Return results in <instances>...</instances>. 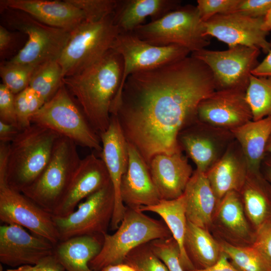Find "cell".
<instances>
[{
	"label": "cell",
	"instance_id": "9",
	"mask_svg": "<svg viewBox=\"0 0 271 271\" xmlns=\"http://www.w3.org/2000/svg\"><path fill=\"white\" fill-rule=\"evenodd\" d=\"M8 10L6 22L11 28L27 34L25 45L9 62L37 67L57 60L70 36L71 32L44 24L19 10Z\"/></svg>",
	"mask_w": 271,
	"mask_h": 271
},
{
	"label": "cell",
	"instance_id": "17",
	"mask_svg": "<svg viewBox=\"0 0 271 271\" xmlns=\"http://www.w3.org/2000/svg\"><path fill=\"white\" fill-rule=\"evenodd\" d=\"M245 91L238 89L215 90L199 103L198 120L229 130L252 120Z\"/></svg>",
	"mask_w": 271,
	"mask_h": 271
},
{
	"label": "cell",
	"instance_id": "16",
	"mask_svg": "<svg viewBox=\"0 0 271 271\" xmlns=\"http://www.w3.org/2000/svg\"><path fill=\"white\" fill-rule=\"evenodd\" d=\"M99 136L102 143L101 159L108 171L114 192V208L110 228L112 230H116L126 210L121 198L120 186L128 164L127 142L118 119L114 114L111 115L108 128Z\"/></svg>",
	"mask_w": 271,
	"mask_h": 271
},
{
	"label": "cell",
	"instance_id": "41",
	"mask_svg": "<svg viewBox=\"0 0 271 271\" xmlns=\"http://www.w3.org/2000/svg\"><path fill=\"white\" fill-rule=\"evenodd\" d=\"M270 8L271 0H240L235 12L254 18H264Z\"/></svg>",
	"mask_w": 271,
	"mask_h": 271
},
{
	"label": "cell",
	"instance_id": "4",
	"mask_svg": "<svg viewBox=\"0 0 271 271\" xmlns=\"http://www.w3.org/2000/svg\"><path fill=\"white\" fill-rule=\"evenodd\" d=\"M171 236L165 222L149 217L139 209L126 207L118 228L114 233L103 235L101 249L89 262V266L94 271H101L108 265L123 263L128 254L136 247Z\"/></svg>",
	"mask_w": 271,
	"mask_h": 271
},
{
	"label": "cell",
	"instance_id": "32",
	"mask_svg": "<svg viewBox=\"0 0 271 271\" xmlns=\"http://www.w3.org/2000/svg\"><path fill=\"white\" fill-rule=\"evenodd\" d=\"M219 242L222 252L238 271H271V261L254 245L235 246Z\"/></svg>",
	"mask_w": 271,
	"mask_h": 271
},
{
	"label": "cell",
	"instance_id": "24",
	"mask_svg": "<svg viewBox=\"0 0 271 271\" xmlns=\"http://www.w3.org/2000/svg\"><path fill=\"white\" fill-rule=\"evenodd\" d=\"M249 168L242 150L234 139L221 158L205 173L217 199V204L227 193L239 192Z\"/></svg>",
	"mask_w": 271,
	"mask_h": 271
},
{
	"label": "cell",
	"instance_id": "48",
	"mask_svg": "<svg viewBox=\"0 0 271 271\" xmlns=\"http://www.w3.org/2000/svg\"><path fill=\"white\" fill-rule=\"evenodd\" d=\"M14 42L13 35L4 26H0V54L1 56L6 55L10 50Z\"/></svg>",
	"mask_w": 271,
	"mask_h": 271
},
{
	"label": "cell",
	"instance_id": "1",
	"mask_svg": "<svg viewBox=\"0 0 271 271\" xmlns=\"http://www.w3.org/2000/svg\"><path fill=\"white\" fill-rule=\"evenodd\" d=\"M216 90L208 66L188 56L130 75L111 114L149 166L156 155L182 152L179 133L197 119L199 103Z\"/></svg>",
	"mask_w": 271,
	"mask_h": 271
},
{
	"label": "cell",
	"instance_id": "6",
	"mask_svg": "<svg viewBox=\"0 0 271 271\" xmlns=\"http://www.w3.org/2000/svg\"><path fill=\"white\" fill-rule=\"evenodd\" d=\"M112 14L96 22L84 21L71 32L58 62L63 78L78 74L100 60L119 34Z\"/></svg>",
	"mask_w": 271,
	"mask_h": 271
},
{
	"label": "cell",
	"instance_id": "12",
	"mask_svg": "<svg viewBox=\"0 0 271 271\" xmlns=\"http://www.w3.org/2000/svg\"><path fill=\"white\" fill-rule=\"evenodd\" d=\"M111 49L121 56L123 67L121 86L112 105L111 112L115 108L123 86L130 75L181 60L190 53L186 48L176 45L165 46L151 45L140 39L133 33L119 34Z\"/></svg>",
	"mask_w": 271,
	"mask_h": 271
},
{
	"label": "cell",
	"instance_id": "2",
	"mask_svg": "<svg viewBox=\"0 0 271 271\" xmlns=\"http://www.w3.org/2000/svg\"><path fill=\"white\" fill-rule=\"evenodd\" d=\"M123 67L121 56L110 49L83 71L62 79L99 136L109 125L111 108L119 93Z\"/></svg>",
	"mask_w": 271,
	"mask_h": 271
},
{
	"label": "cell",
	"instance_id": "54",
	"mask_svg": "<svg viewBox=\"0 0 271 271\" xmlns=\"http://www.w3.org/2000/svg\"><path fill=\"white\" fill-rule=\"evenodd\" d=\"M265 153L266 154H271V134L266 144Z\"/></svg>",
	"mask_w": 271,
	"mask_h": 271
},
{
	"label": "cell",
	"instance_id": "14",
	"mask_svg": "<svg viewBox=\"0 0 271 271\" xmlns=\"http://www.w3.org/2000/svg\"><path fill=\"white\" fill-rule=\"evenodd\" d=\"M234 138L230 130L196 119L179 133L178 142L196 166L206 173L223 156Z\"/></svg>",
	"mask_w": 271,
	"mask_h": 271
},
{
	"label": "cell",
	"instance_id": "27",
	"mask_svg": "<svg viewBox=\"0 0 271 271\" xmlns=\"http://www.w3.org/2000/svg\"><path fill=\"white\" fill-rule=\"evenodd\" d=\"M183 195L187 221L209 231L217 202L205 173L196 169Z\"/></svg>",
	"mask_w": 271,
	"mask_h": 271
},
{
	"label": "cell",
	"instance_id": "42",
	"mask_svg": "<svg viewBox=\"0 0 271 271\" xmlns=\"http://www.w3.org/2000/svg\"><path fill=\"white\" fill-rule=\"evenodd\" d=\"M15 102L18 125L22 130L32 124L26 89L15 95Z\"/></svg>",
	"mask_w": 271,
	"mask_h": 271
},
{
	"label": "cell",
	"instance_id": "3",
	"mask_svg": "<svg viewBox=\"0 0 271 271\" xmlns=\"http://www.w3.org/2000/svg\"><path fill=\"white\" fill-rule=\"evenodd\" d=\"M60 136L35 123L22 130L9 146L6 167L8 185L20 192L32 185L47 166Z\"/></svg>",
	"mask_w": 271,
	"mask_h": 271
},
{
	"label": "cell",
	"instance_id": "35",
	"mask_svg": "<svg viewBox=\"0 0 271 271\" xmlns=\"http://www.w3.org/2000/svg\"><path fill=\"white\" fill-rule=\"evenodd\" d=\"M35 67L30 65L13 63L1 64L0 75L4 84L14 95L26 89Z\"/></svg>",
	"mask_w": 271,
	"mask_h": 271
},
{
	"label": "cell",
	"instance_id": "39",
	"mask_svg": "<svg viewBox=\"0 0 271 271\" xmlns=\"http://www.w3.org/2000/svg\"><path fill=\"white\" fill-rule=\"evenodd\" d=\"M240 0H198L196 6L199 15L205 22L217 14L235 12Z\"/></svg>",
	"mask_w": 271,
	"mask_h": 271
},
{
	"label": "cell",
	"instance_id": "30",
	"mask_svg": "<svg viewBox=\"0 0 271 271\" xmlns=\"http://www.w3.org/2000/svg\"><path fill=\"white\" fill-rule=\"evenodd\" d=\"M139 209L142 212L156 213L162 217L178 245L180 261L183 267L186 271L195 269L184 248V238L188 221L183 195L173 200H161L156 205L143 206Z\"/></svg>",
	"mask_w": 271,
	"mask_h": 271
},
{
	"label": "cell",
	"instance_id": "50",
	"mask_svg": "<svg viewBox=\"0 0 271 271\" xmlns=\"http://www.w3.org/2000/svg\"><path fill=\"white\" fill-rule=\"evenodd\" d=\"M262 168L265 178L271 183V154H266L262 162L260 168Z\"/></svg>",
	"mask_w": 271,
	"mask_h": 271
},
{
	"label": "cell",
	"instance_id": "31",
	"mask_svg": "<svg viewBox=\"0 0 271 271\" xmlns=\"http://www.w3.org/2000/svg\"><path fill=\"white\" fill-rule=\"evenodd\" d=\"M184 244L186 254L196 269L206 268L214 265L223 253L219 242L208 230L189 221Z\"/></svg>",
	"mask_w": 271,
	"mask_h": 271
},
{
	"label": "cell",
	"instance_id": "25",
	"mask_svg": "<svg viewBox=\"0 0 271 271\" xmlns=\"http://www.w3.org/2000/svg\"><path fill=\"white\" fill-rule=\"evenodd\" d=\"M239 193L245 215L256 232L271 224V183L260 170L249 169Z\"/></svg>",
	"mask_w": 271,
	"mask_h": 271
},
{
	"label": "cell",
	"instance_id": "47",
	"mask_svg": "<svg viewBox=\"0 0 271 271\" xmlns=\"http://www.w3.org/2000/svg\"><path fill=\"white\" fill-rule=\"evenodd\" d=\"M189 271H238L223 253L219 260L214 265L203 269H193Z\"/></svg>",
	"mask_w": 271,
	"mask_h": 271
},
{
	"label": "cell",
	"instance_id": "26",
	"mask_svg": "<svg viewBox=\"0 0 271 271\" xmlns=\"http://www.w3.org/2000/svg\"><path fill=\"white\" fill-rule=\"evenodd\" d=\"M181 3L178 0H117L113 22L120 33H132L145 24L148 17L156 21L180 7Z\"/></svg>",
	"mask_w": 271,
	"mask_h": 271
},
{
	"label": "cell",
	"instance_id": "20",
	"mask_svg": "<svg viewBox=\"0 0 271 271\" xmlns=\"http://www.w3.org/2000/svg\"><path fill=\"white\" fill-rule=\"evenodd\" d=\"M111 183L101 159L90 154L81 160L68 191L52 215L65 217L75 210L80 201Z\"/></svg>",
	"mask_w": 271,
	"mask_h": 271
},
{
	"label": "cell",
	"instance_id": "19",
	"mask_svg": "<svg viewBox=\"0 0 271 271\" xmlns=\"http://www.w3.org/2000/svg\"><path fill=\"white\" fill-rule=\"evenodd\" d=\"M55 245L44 238L28 233L23 227L4 224L0 226V261L8 266L36 265L54 254Z\"/></svg>",
	"mask_w": 271,
	"mask_h": 271
},
{
	"label": "cell",
	"instance_id": "37",
	"mask_svg": "<svg viewBox=\"0 0 271 271\" xmlns=\"http://www.w3.org/2000/svg\"><path fill=\"white\" fill-rule=\"evenodd\" d=\"M149 243L153 252L164 262L169 271H186L180 261L178 245L172 236L156 239Z\"/></svg>",
	"mask_w": 271,
	"mask_h": 271
},
{
	"label": "cell",
	"instance_id": "18",
	"mask_svg": "<svg viewBox=\"0 0 271 271\" xmlns=\"http://www.w3.org/2000/svg\"><path fill=\"white\" fill-rule=\"evenodd\" d=\"M209 231L218 241L232 246L253 244L256 232L245 215L239 192H229L218 202Z\"/></svg>",
	"mask_w": 271,
	"mask_h": 271
},
{
	"label": "cell",
	"instance_id": "22",
	"mask_svg": "<svg viewBox=\"0 0 271 271\" xmlns=\"http://www.w3.org/2000/svg\"><path fill=\"white\" fill-rule=\"evenodd\" d=\"M1 10L22 11L39 22L72 31L85 21L84 13L68 0H1Z\"/></svg>",
	"mask_w": 271,
	"mask_h": 271
},
{
	"label": "cell",
	"instance_id": "33",
	"mask_svg": "<svg viewBox=\"0 0 271 271\" xmlns=\"http://www.w3.org/2000/svg\"><path fill=\"white\" fill-rule=\"evenodd\" d=\"M62 70L58 60H51L35 67L29 87L46 102L55 95L62 85Z\"/></svg>",
	"mask_w": 271,
	"mask_h": 271
},
{
	"label": "cell",
	"instance_id": "10",
	"mask_svg": "<svg viewBox=\"0 0 271 271\" xmlns=\"http://www.w3.org/2000/svg\"><path fill=\"white\" fill-rule=\"evenodd\" d=\"M115 197L111 183L87 197L65 217L53 216L60 240L81 235H102L110 226Z\"/></svg>",
	"mask_w": 271,
	"mask_h": 271
},
{
	"label": "cell",
	"instance_id": "53",
	"mask_svg": "<svg viewBox=\"0 0 271 271\" xmlns=\"http://www.w3.org/2000/svg\"><path fill=\"white\" fill-rule=\"evenodd\" d=\"M262 29L268 32L271 30V8L264 17Z\"/></svg>",
	"mask_w": 271,
	"mask_h": 271
},
{
	"label": "cell",
	"instance_id": "46",
	"mask_svg": "<svg viewBox=\"0 0 271 271\" xmlns=\"http://www.w3.org/2000/svg\"><path fill=\"white\" fill-rule=\"evenodd\" d=\"M31 118L45 103L44 100L30 87L26 89Z\"/></svg>",
	"mask_w": 271,
	"mask_h": 271
},
{
	"label": "cell",
	"instance_id": "44",
	"mask_svg": "<svg viewBox=\"0 0 271 271\" xmlns=\"http://www.w3.org/2000/svg\"><path fill=\"white\" fill-rule=\"evenodd\" d=\"M35 265L38 271H67L54 254L42 258Z\"/></svg>",
	"mask_w": 271,
	"mask_h": 271
},
{
	"label": "cell",
	"instance_id": "55",
	"mask_svg": "<svg viewBox=\"0 0 271 271\" xmlns=\"http://www.w3.org/2000/svg\"><path fill=\"white\" fill-rule=\"evenodd\" d=\"M0 271H6V270H4L3 269V268H2V265H1V267H0Z\"/></svg>",
	"mask_w": 271,
	"mask_h": 271
},
{
	"label": "cell",
	"instance_id": "11",
	"mask_svg": "<svg viewBox=\"0 0 271 271\" xmlns=\"http://www.w3.org/2000/svg\"><path fill=\"white\" fill-rule=\"evenodd\" d=\"M260 50L238 45L223 51L205 49L191 53L204 62L213 75L216 90L238 89L246 91L252 70L259 64Z\"/></svg>",
	"mask_w": 271,
	"mask_h": 271
},
{
	"label": "cell",
	"instance_id": "23",
	"mask_svg": "<svg viewBox=\"0 0 271 271\" xmlns=\"http://www.w3.org/2000/svg\"><path fill=\"white\" fill-rule=\"evenodd\" d=\"M149 168L162 200H173L182 196L194 172L182 152L156 155Z\"/></svg>",
	"mask_w": 271,
	"mask_h": 271
},
{
	"label": "cell",
	"instance_id": "38",
	"mask_svg": "<svg viewBox=\"0 0 271 271\" xmlns=\"http://www.w3.org/2000/svg\"><path fill=\"white\" fill-rule=\"evenodd\" d=\"M84 14L86 22L99 21L111 14L117 0H68Z\"/></svg>",
	"mask_w": 271,
	"mask_h": 271
},
{
	"label": "cell",
	"instance_id": "29",
	"mask_svg": "<svg viewBox=\"0 0 271 271\" xmlns=\"http://www.w3.org/2000/svg\"><path fill=\"white\" fill-rule=\"evenodd\" d=\"M230 131L242 150L249 169L260 170L271 134V117L252 120Z\"/></svg>",
	"mask_w": 271,
	"mask_h": 271
},
{
	"label": "cell",
	"instance_id": "34",
	"mask_svg": "<svg viewBox=\"0 0 271 271\" xmlns=\"http://www.w3.org/2000/svg\"><path fill=\"white\" fill-rule=\"evenodd\" d=\"M245 97L253 120L271 117V76L257 77L251 74Z\"/></svg>",
	"mask_w": 271,
	"mask_h": 271
},
{
	"label": "cell",
	"instance_id": "13",
	"mask_svg": "<svg viewBox=\"0 0 271 271\" xmlns=\"http://www.w3.org/2000/svg\"><path fill=\"white\" fill-rule=\"evenodd\" d=\"M0 220L26 228L55 245L60 241L53 215L11 187L3 175H0Z\"/></svg>",
	"mask_w": 271,
	"mask_h": 271
},
{
	"label": "cell",
	"instance_id": "43",
	"mask_svg": "<svg viewBox=\"0 0 271 271\" xmlns=\"http://www.w3.org/2000/svg\"><path fill=\"white\" fill-rule=\"evenodd\" d=\"M253 244L261 249L271 261V224L256 232Z\"/></svg>",
	"mask_w": 271,
	"mask_h": 271
},
{
	"label": "cell",
	"instance_id": "8",
	"mask_svg": "<svg viewBox=\"0 0 271 271\" xmlns=\"http://www.w3.org/2000/svg\"><path fill=\"white\" fill-rule=\"evenodd\" d=\"M133 33L140 39L158 46L176 45L190 53L209 45L205 36L204 22L196 6H181L161 18L137 28Z\"/></svg>",
	"mask_w": 271,
	"mask_h": 271
},
{
	"label": "cell",
	"instance_id": "15",
	"mask_svg": "<svg viewBox=\"0 0 271 271\" xmlns=\"http://www.w3.org/2000/svg\"><path fill=\"white\" fill-rule=\"evenodd\" d=\"M264 18H254L234 12L216 15L204 22V34L227 44L255 47L268 53L271 43L266 40L268 32L262 29Z\"/></svg>",
	"mask_w": 271,
	"mask_h": 271
},
{
	"label": "cell",
	"instance_id": "51",
	"mask_svg": "<svg viewBox=\"0 0 271 271\" xmlns=\"http://www.w3.org/2000/svg\"><path fill=\"white\" fill-rule=\"evenodd\" d=\"M101 271H136L131 266L126 263L108 265Z\"/></svg>",
	"mask_w": 271,
	"mask_h": 271
},
{
	"label": "cell",
	"instance_id": "45",
	"mask_svg": "<svg viewBox=\"0 0 271 271\" xmlns=\"http://www.w3.org/2000/svg\"><path fill=\"white\" fill-rule=\"evenodd\" d=\"M21 131L17 126L0 121V143L10 144Z\"/></svg>",
	"mask_w": 271,
	"mask_h": 271
},
{
	"label": "cell",
	"instance_id": "28",
	"mask_svg": "<svg viewBox=\"0 0 271 271\" xmlns=\"http://www.w3.org/2000/svg\"><path fill=\"white\" fill-rule=\"evenodd\" d=\"M102 235H81L61 241L54 255L67 271H94L89 262L100 251Z\"/></svg>",
	"mask_w": 271,
	"mask_h": 271
},
{
	"label": "cell",
	"instance_id": "7",
	"mask_svg": "<svg viewBox=\"0 0 271 271\" xmlns=\"http://www.w3.org/2000/svg\"><path fill=\"white\" fill-rule=\"evenodd\" d=\"M31 121L71 140L77 145L99 153L102 151L100 136L63 83L55 95L32 115Z\"/></svg>",
	"mask_w": 271,
	"mask_h": 271
},
{
	"label": "cell",
	"instance_id": "36",
	"mask_svg": "<svg viewBox=\"0 0 271 271\" xmlns=\"http://www.w3.org/2000/svg\"><path fill=\"white\" fill-rule=\"evenodd\" d=\"M124 262L131 266L136 271H169L164 262L153 252L149 242L132 250Z\"/></svg>",
	"mask_w": 271,
	"mask_h": 271
},
{
	"label": "cell",
	"instance_id": "5",
	"mask_svg": "<svg viewBox=\"0 0 271 271\" xmlns=\"http://www.w3.org/2000/svg\"><path fill=\"white\" fill-rule=\"evenodd\" d=\"M76 146L71 140L60 136L44 171L21 192L52 214L64 199L81 161Z\"/></svg>",
	"mask_w": 271,
	"mask_h": 271
},
{
	"label": "cell",
	"instance_id": "40",
	"mask_svg": "<svg viewBox=\"0 0 271 271\" xmlns=\"http://www.w3.org/2000/svg\"><path fill=\"white\" fill-rule=\"evenodd\" d=\"M15 95L4 84H0V121L18 127Z\"/></svg>",
	"mask_w": 271,
	"mask_h": 271
},
{
	"label": "cell",
	"instance_id": "52",
	"mask_svg": "<svg viewBox=\"0 0 271 271\" xmlns=\"http://www.w3.org/2000/svg\"><path fill=\"white\" fill-rule=\"evenodd\" d=\"M6 271H38L36 265L26 264L15 268L8 269Z\"/></svg>",
	"mask_w": 271,
	"mask_h": 271
},
{
	"label": "cell",
	"instance_id": "21",
	"mask_svg": "<svg viewBox=\"0 0 271 271\" xmlns=\"http://www.w3.org/2000/svg\"><path fill=\"white\" fill-rule=\"evenodd\" d=\"M128 164L120 186V195L124 205L130 208L152 206L161 199L153 181L147 164L137 150L127 142Z\"/></svg>",
	"mask_w": 271,
	"mask_h": 271
},
{
	"label": "cell",
	"instance_id": "49",
	"mask_svg": "<svg viewBox=\"0 0 271 271\" xmlns=\"http://www.w3.org/2000/svg\"><path fill=\"white\" fill-rule=\"evenodd\" d=\"M251 74L257 77L271 76V50L263 60L252 70Z\"/></svg>",
	"mask_w": 271,
	"mask_h": 271
}]
</instances>
